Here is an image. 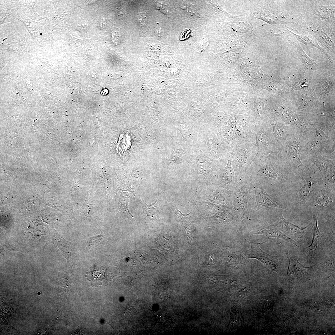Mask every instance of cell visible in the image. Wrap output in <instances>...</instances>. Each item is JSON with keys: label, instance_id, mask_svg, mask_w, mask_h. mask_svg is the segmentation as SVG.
Segmentation results:
<instances>
[{"label": "cell", "instance_id": "10", "mask_svg": "<svg viewBox=\"0 0 335 335\" xmlns=\"http://www.w3.org/2000/svg\"><path fill=\"white\" fill-rule=\"evenodd\" d=\"M255 194L257 204L259 207H270L287 209L284 206L274 200L262 187L256 189Z\"/></svg>", "mask_w": 335, "mask_h": 335}, {"label": "cell", "instance_id": "24", "mask_svg": "<svg viewBox=\"0 0 335 335\" xmlns=\"http://www.w3.org/2000/svg\"><path fill=\"white\" fill-rule=\"evenodd\" d=\"M174 212L178 217L180 221L182 223L188 220L189 218L191 212L188 214L182 213L177 208H175Z\"/></svg>", "mask_w": 335, "mask_h": 335}, {"label": "cell", "instance_id": "27", "mask_svg": "<svg viewBox=\"0 0 335 335\" xmlns=\"http://www.w3.org/2000/svg\"><path fill=\"white\" fill-rule=\"evenodd\" d=\"M156 8L159 11H161L163 12L165 14H167L168 11L166 9V8L164 7V6H163L161 5L158 4V5H157V7H156Z\"/></svg>", "mask_w": 335, "mask_h": 335}, {"label": "cell", "instance_id": "19", "mask_svg": "<svg viewBox=\"0 0 335 335\" xmlns=\"http://www.w3.org/2000/svg\"><path fill=\"white\" fill-rule=\"evenodd\" d=\"M299 57L304 66L308 69L315 70L317 64L314 60L307 56L300 47H297Z\"/></svg>", "mask_w": 335, "mask_h": 335}, {"label": "cell", "instance_id": "28", "mask_svg": "<svg viewBox=\"0 0 335 335\" xmlns=\"http://www.w3.org/2000/svg\"><path fill=\"white\" fill-rule=\"evenodd\" d=\"M158 29H158V35L160 36V35H161L160 32H161V31L160 30H161V28L159 27V26H158Z\"/></svg>", "mask_w": 335, "mask_h": 335}, {"label": "cell", "instance_id": "3", "mask_svg": "<svg viewBox=\"0 0 335 335\" xmlns=\"http://www.w3.org/2000/svg\"><path fill=\"white\" fill-rule=\"evenodd\" d=\"M185 151L188 155L186 161L195 163L196 165L192 167L198 174L204 175L207 179L210 177L214 170V162L203 153L198 144Z\"/></svg>", "mask_w": 335, "mask_h": 335}, {"label": "cell", "instance_id": "21", "mask_svg": "<svg viewBox=\"0 0 335 335\" xmlns=\"http://www.w3.org/2000/svg\"><path fill=\"white\" fill-rule=\"evenodd\" d=\"M157 201V199L154 203L150 204H146L142 200L140 202L144 211L148 216H153L158 211L159 207Z\"/></svg>", "mask_w": 335, "mask_h": 335}, {"label": "cell", "instance_id": "8", "mask_svg": "<svg viewBox=\"0 0 335 335\" xmlns=\"http://www.w3.org/2000/svg\"><path fill=\"white\" fill-rule=\"evenodd\" d=\"M286 254L288 261L287 275L289 279L294 280L301 278L306 273L309 268L302 266L296 257L291 252L286 251Z\"/></svg>", "mask_w": 335, "mask_h": 335}, {"label": "cell", "instance_id": "7", "mask_svg": "<svg viewBox=\"0 0 335 335\" xmlns=\"http://www.w3.org/2000/svg\"><path fill=\"white\" fill-rule=\"evenodd\" d=\"M251 233L252 234H261L265 235L269 238H274L282 239L299 247L297 243L293 239L285 234L279 227L277 228L275 226H268L258 227L253 229Z\"/></svg>", "mask_w": 335, "mask_h": 335}, {"label": "cell", "instance_id": "11", "mask_svg": "<svg viewBox=\"0 0 335 335\" xmlns=\"http://www.w3.org/2000/svg\"><path fill=\"white\" fill-rule=\"evenodd\" d=\"M316 182L310 176L305 178L304 183L301 188L297 191L296 200L299 203H305L312 194Z\"/></svg>", "mask_w": 335, "mask_h": 335}, {"label": "cell", "instance_id": "5", "mask_svg": "<svg viewBox=\"0 0 335 335\" xmlns=\"http://www.w3.org/2000/svg\"><path fill=\"white\" fill-rule=\"evenodd\" d=\"M313 162L321 173L324 181L334 189L335 184V160L324 157L319 154L313 157Z\"/></svg>", "mask_w": 335, "mask_h": 335}, {"label": "cell", "instance_id": "16", "mask_svg": "<svg viewBox=\"0 0 335 335\" xmlns=\"http://www.w3.org/2000/svg\"><path fill=\"white\" fill-rule=\"evenodd\" d=\"M236 201V208L238 215L243 221L250 220L246 201L242 190H240Z\"/></svg>", "mask_w": 335, "mask_h": 335}, {"label": "cell", "instance_id": "26", "mask_svg": "<svg viewBox=\"0 0 335 335\" xmlns=\"http://www.w3.org/2000/svg\"><path fill=\"white\" fill-rule=\"evenodd\" d=\"M146 20V16L144 13H140L138 15V23L140 25H143L145 24Z\"/></svg>", "mask_w": 335, "mask_h": 335}, {"label": "cell", "instance_id": "1", "mask_svg": "<svg viewBox=\"0 0 335 335\" xmlns=\"http://www.w3.org/2000/svg\"><path fill=\"white\" fill-rule=\"evenodd\" d=\"M198 143L200 149L207 156L217 159L229 154L228 144L219 139L216 133L208 127L199 131Z\"/></svg>", "mask_w": 335, "mask_h": 335}, {"label": "cell", "instance_id": "9", "mask_svg": "<svg viewBox=\"0 0 335 335\" xmlns=\"http://www.w3.org/2000/svg\"><path fill=\"white\" fill-rule=\"evenodd\" d=\"M278 223L279 228L288 237L297 239L302 238L305 229L308 226L300 227L288 222L284 218L282 214L280 216Z\"/></svg>", "mask_w": 335, "mask_h": 335}, {"label": "cell", "instance_id": "4", "mask_svg": "<svg viewBox=\"0 0 335 335\" xmlns=\"http://www.w3.org/2000/svg\"><path fill=\"white\" fill-rule=\"evenodd\" d=\"M283 146L287 157L292 165L298 170L307 172L308 168L300 160L301 155L304 149L299 138L294 135L289 136Z\"/></svg>", "mask_w": 335, "mask_h": 335}, {"label": "cell", "instance_id": "17", "mask_svg": "<svg viewBox=\"0 0 335 335\" xmlns=\"http://www.w3.org/2000/svg\"><path fill=\"white\" fill-rule=\"evenodd\" d=\"M274 138L279 145L283 146L289 136L287 129L283 125L276 123H270Z\"/></svg>", "mask_w": 335, "mask_h": 335}, {"label": "cell", "instance_id": "20", "mask_svg": "<svg viewBox=\"0 0 335 335\" xmlns=\"http://www.w3.org/2000/svg\"><path fill=\"white\" fill-rule=\"evenodd\" d=\"M250 153L247 147H240L235 152V159L241 165H243L248 158Z\"/></svg>", "mask_w": 335, "mask_h": 335}, {"label": "cell", "instance_id": "25", "mask_svg": "<svg viewBox=\"0 0 335 335\" xmlns=\"http://www.w3.org/2000/svg\"><path fill=\"white\" fill-rule=\"evenodd\" d=\"M127 191L128 192H130L132 193L134 197L140 202L141 201V200L140 198V193L139 189L137 186L134 183L132 187V188L128 189L126 190V191Z\"/></svg>", "mask_w": 335, "mask_h": 335}, {"label": "cell", "instance_id": "22", "mask_svg": "<svg viewBox=\"0 0 335 335\" xmlns=\"http://www.w3.org/2000/svg\"><path fill=\"white\" fill-rule=\"evenodd\" d=\"M230 155L229 157L227 163L223 172L222 176L226 181L231 182L234 175V171L232 166Z\"/></svg>", "mask_w": 335, "mask_h": 335}, {"label": "cell", "instance_id": "13", "mask_svg": "<svg viewBox=\"0 0 335 335\" xmlns=\"http://www.w3.org/2000/svg\"><path fill=\"white\" fill-rule=\"evenodd\" d=\"M259 174L263 177L271 180L287 181L285 176L272 165L266 163L260 169Z\"/></svg>", "mask_w": 335, "mask_h": 335}, {"label": "cell", "instance_id": "2", "mask_svg": "<svg viewBox=\"0 0 335 335\" xmlns=\"http://www.w3.org/2000/svg\"><path fill=\"white\" fill-rule=\"evenodd\" d=\"M250 245L249 249L239 252L246 259L254 258L260 261L268 271L280 272L279 258L277 256H272L261 249L258 243L251 242L245 239Z\"/></svg>", "mask_w": 335, "mask_h": 335}, {"label": "cell", "instance_id": "23", "mask_svg": "<svg viewBox=\"0 0 335 335\" xmlns=\"http://www.w3.org/2000/svg\"><path fill=\"white\" fill-rule=\"evenodd\" d=\"M102 237V234H100L88 239L87 241V249H92L95 246L98 244L101 240Z\"/></svg>", "mask_w": 335, "mask_h": 335}, {"label": "cell", "instance_id": "18", "mask_svg": "<svg viewBox=\"0 0 335 335\" xmlns=\"http://www.w3.org/2000/svg\"><path fill=\"white\" fill-rule=\"evenodd\" d=\"M318 216L317 212L313 216V234L312 240L311 244L306 248L307 251H315L319 243V239L320 233L318 224Z\"/></svg>", "mask_w": 335, "mask_h": 335}, {"label": "cell", "instance_id": "14", "mask_svg": "<svg viewBox=\"0 0 335 335\" xmlns=\"http://www.w3.org/2000/svg\"><path fill=\"white\" fill-rule=\"evenodd\" d=\"M314 127L316 132L315 138L306 144V148L310 151L316 152L321 148L323 142L325 141L327 136L323 129Z\"/></svg>", "mask_w": 335, "mask_h": 335}, {"label": "cell", "instance_id": "15", "mask_svg": "<svg viewBox=\"0 0 335 335\" xmlns=\"http://www.w3.org/2000/svg\"><path fill=\"white\" fill-rule=\"evenodd\" d=\"M174 149L170 159L171 164L174 165L186 161L187 154L186 151L181 146L177 137L174 138Z\"/></svg>", "mask_w": 335, "mask_h": 335}, {"label": "cell", "instance_id": "12", "mask_svg": "<svg viewBox=\"0 0 335 335\" xmlns=\"http://www.w3.org/2000/svg\"><path fill=\"white\" fill-rule=\"evenodd\" d=\"M334 198L330 191L323 189L320 190L316 194L313 199V204L316 208L326 209L329 208L333 203Z\"/></svg>", "mask_w": 335, "mask_h": 335}, {"label": "cell", "instance_id": "6", "mask_svg": "<svg viewBox=\"0 0 335 335\" xmlns=\"http://www.w3.org/2000/svg\"><path fill=\"white\" fill-rule=\"evenodd\" d=\"M256 145L257 150L254 159L259 155H264L272 153L275 147L272 136L266 130L261 128L256 134Z\"/></svg>", "mask_w": 335, "mask_h": 335}]
</instances>
